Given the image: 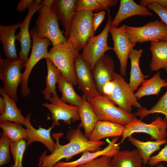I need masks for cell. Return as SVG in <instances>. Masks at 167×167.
<instances>
[{
    "label": "cell",
    "instance_id": "14",
    "mask_svg": "<svg viewBox=\"0 0 167 167\" xmlns=\"http://www.w3.org/2000/svg\"><path fill=\"white\" fill-rule=\"evenodd\" d=\"M74 65L77 85L86 99L99 95L92 70L80 54L76 58Z\"/></svg>",
    "mask_w": 167,
    "mask_h": 167
},
{
    "label": "cell",
    "instance_id": "44",
    "mask_svg": "<svg viewBox=\"0 0 167 167\" xmlns=\"http://www.w3.org/2000/svg\"><path fill=\"white\" fill-rule=\"evenodd\" d=\"M143 167H146L145 166H143ZM155 167H165L164 165L162 164L159 163L156 165Z\"/></svg>",
    "mask_w": 167,
    "mask_h": 167
},
{
    "label": "cell",
    "instance_id": "16",
    "mask_svg": "<svg viewBox=\"0 0 167 167\" xmlns=\"http://www.w3.org/2000/svg\"><path fill=\"white\" fill-rule=\"evenodd\" d=\"M119 138V137L113 138L111 141H109L108 145L101 150L95 152H84L82 153L81 157L76 160L68 162L60 161L53 167H76L101 156L112 157L120 151V144L117 143Z\"/></svg>",
    "mask_w": 167,
    "mask_h": 167
},
{
    "label": "cell",
    "instance_id": "10",
    "mask_svg": "<svg viewBox=\"0 0 167 167\" xmlns=\"http://www.w3.org/2000/svg\"><path fill=\"white\" fill-rule=\"evenodd\" d=\"M126 31L131 43L165 41L167 39V25L162 21H150L140 27L126 25Z\"/></svg>",
    "mask_w": 167,
    "mask_h": 167
},
{
    "label": "cell",
    "instance_id": "5",
    "mask_svg": "<svg viewBox=\"0 0 167 167\" xmlns=\"http://www.w3.org/2000/svg\"><path fill=\"white\" fill-rule=\"evenodd\" d=\"M93 14L91 11H79L75 12L72 19L68 40L79 51L95 34L92 25Z\"/></svg>",
    "mask_w": 167,
    "mask_h": 167
},
{
    "label": "cell",
    "instance_id": "31",
    "mask_svg": "<svg viewBox=\"0 0 167 167\" xmlns=\"http://www.w3.org/2000/svg\"><path fill=\"white\" fill-rule=\"evenodd\" d=\"M47 67V75L45 77L46 87L41 91L45 99L49 101L52 94L57 95L56 84L61 74V72L48 58L45 59Z\"/></svg>",
    "mask_w": 167,
    "mask_h": 167
},
{
    "label": "cell",
    "instance_id": "22",
    "mask_svg": "<svg viewBox=\"0 0 167 167\" xmlns=\"http://www.w3.org/2000/svg\"><path fill=\"white\" fill-rule=\"evenodd\" d=\"M124 128V126L119 124L99 120L88 139L98 141L106 138L119 137L122 136Z\"/></svg>",
    "mask_w": 167,
    "mask_h": 167
},
{
    "label": "cell",
    "instance_id": "7",
    "mask_svg": "<svg viewBox=\"0 0 167 167\" xmlns=\"http://www.w3.org/2000/svg\"><path fill=\"white\" fill-rule=\"evenodd\" d=\"M30 33L32 40L31 52L26 63L25 69L23 73L22 78L20 84L21 94L25 97L28 96L30 93V89L28 83L32 70L41 60L47 58V48L52 44L49 39L38 37L33 28L30 31Z\"/></svg>",
    "mask_w": 167,
    "mask_h": 167
},
{
    "label": "cell",
    "instance_id": "23",
    "mask_svg": "<svg viewBox=\"0 0 167 167\" xmlns=\"http://www.w3.org/2000/svg\"><path fill=\"white\" fill-rule=\"evenodd\" d=\"M143 51V49L139 50L133 49L128 58L131 61V67L129 83L128 84L132 91L134 92L141 85L145 79L148 75H144L139 67V59Z\"/></svg>",
    "mask_w": 167,
    "mask_h": 167
},
{
    "label": "cell",
    "instance_id": "30",
    "mask_svg": "<svg viewBox=\"0 0 167 167\" xmlns=\"http://www.w3.org/2000/svg\"><path fill=\"white\" fill-rule=\"evenodd\" d=\"M166 86L165 80L161 78L160 73L158 72L150 79L144 80L134 94L137 99L145 96L158 95L161 88Z\"/></svg>",
    "mask_w": 167,
    "mask_h": 167
},
{
    "label": "cell",
    "instance_id": "35",
    "mask_svg": "<svg viewBox=\"0 0 167 167\" xmlns=\"http://www.w3.org/2000/svg\"><path fill=\"white\" fill-rule=\"evenodd\" d=\"M27 146L26 140L24 139H21L17 143L10 142V150L14 163L9 167H23L22 159Z\"/></svg>",
    "mask_w": 167,
    "mask_h": 167
},
{
    "label": "cell",
    "instance_id": "21",
    "mask_svg": "<svg viewBox=\"0 0 167 167\" xmlns=\"http://www.w3.org/2000/svg\"><path fill=\"white\" fill-rule=\"evenodd\" d=\"M20 24L18 22L8 26L0 24V40L2 44L3 53L8 59L13 60L18 58L15 45V41L16 40L15 32Z\"/></svg>",
    "mask_w": 167,
    "mask_h": 167
},
{
    "label": "cell",
    "instance_id": "26",
    "mask_svg": "<svg viewBox=\"0 0 167 167\" xmlns=\"http://www.w3.org/2000/svg\"><path fill=\"white\" fill-rule=\"evenodd\" d=\"M143 161L137 149L119 151L111 160L112 167H143Z\"/></svg>",
    "mask_w": 167,
    "mask_h": 167
},
{
    "label": "cell",
    "instance_id": "2",
    "mask_svg": "<svg viewBox=\"0 0 167 167\" xmlns=\"http://www.w3.org/2000/svg\"><path fill=\"white\" fill-rule=\"evenodd\" d=\"M53 1H43L44 4L38 11L37 19L33 29L38 37L49 39L54 46L67 41L68 39L59 28V20L51 7Z\"/></svg>",
    "mask_w": 167,
    "mask_h": 167
},
{
    "label": "cell",
    "instance_id": "37",
    "mask_svg": "<svg viewBox=\"0 0 167 167\" xmlns=\"http://www.w3.org/2000/svg\"><path fill=\"white\" fill-rule=\"evenodd\" d=\"M112 158L107 156H101L76 167H112Z\"/></svg>",
    "mask_w": 167,
    "mask_h": 167
},
{
    "label": "cell",
    "instance_id": "29",
    "mask_svg": "<svg viewBox=\"0 0 167 167\" xmlns=\"http://www.w3.org/2000/svg\"><path fill=\"white\" fill-rule=\"evenodd\" d=\"M129 141L135 146L142 157L143 164L146 165L155 152L158 150L161 145L166 143L167 140L143 141L130 136L128 138Z\"/></svg>",
    "mask_w": 167,
    "mask_h": 167
},
{
    "label": "cell",
    "instance_id": "17",
    "mask_svg": "<svg viewBox=\"0 0 167 167\" xmlns=\"http://www.w3.org/2000/svg\"><path fill=\"white\" fill-rule=\"evenodd\" d=\"M114 61L109 55L104 54L97 61L92 71V74L98 91L103 95L102 88L109 81H112L114 73Z\"/></svg>",
    "mask_w": 167,
    "mask_h": 167
},
{
    "label": "cell",
    "instance_id": "3",
    "mask_svg": "<svg viewBox=\"0 0 167 167\" xmlns=\"http://www.w3.org/2000/svg\"><path fill=\"white\" fill-rule=\"evenodd\" d=\"M80 54L67 40L53 46L48 52L49 58L62 74L73 86L77 85L75 73V61Z\"/></svg>",
    "mask_w": 167,
    "mask_h": 167
},
{
    "label": "cell",
    "instance_id": "12",
    "mask_svg": "<svg viewBox=\"0 0 167 167\" xmlns=\"http://www.w3.org/2000/svg\"><path fill=\"white\" fill-rule=\"evenodd\" d=\"M126 25L115 27L110 25L109 32L111 36L113 42V50L118 59L120 65V74L123 76L126 75L127 60L129 54L136 44L130 41L126 31Z\"/></svg>",
    "mask_w": 167,
    "mask_h": 167
},
{
    "label": "cell",
    "instance_id": "11",
    "mask_svg": "<svg viewBox=\"0 0 167 167\" xmlns=\"http://www.w3.org/2000/svg\"><path fill=\"white\" fill-rule=\"evenodd\" d=\"M115 86L112 95L108 98L118 107L131 113L132 106L140 108L141 105L123 76L114 72L113 80Z\"/></svg>",
    "mask_w": 167,
    "mask_h": 167
},
{
    "label": "cell",
    "instance_id": "28",
    "mask_svg": "<svg viewBox=\"0 0 167 167\" xmlns=\"http://www.w3.org/2000/svg\"><path fill=\"white\" fill-rule=\"evenodd\" d=\"M57 88L61 93L60 99L62 101L71 105L80 107L83 102V98L75 92L73 84L62 74L60 75Z\"/></svg>",
    "mask_w": 167,
    "mask_h": 167
},
{
    "label": "cell",
    "instance_id": "20",
    "mask_svg": "<svg viewBox=\"0 0 167 167\" xmlns=\"http://www.w3.org/2000/svg\"><path fill=\"white\" fill-rule=\"evenodd\" d=\"M31 117L30 113L25 117L28 137L27 146H29L35 142H40L44 144L49 151L52 152L56 146V142L52 139L50 135V132L54 126L52 125L48 129H45L39 126L38 129H36L30 123Z\"/></svg>",
    "mask_w": 167,
    "mask_h": 167
},
{
    "label": "cell",
    "instance_id": "39",
    "mask_svg": "<svg viewBox=\"0 0 167 167\" xmlns=\"http://www.w3.org/2000/svg\"><path fill=\"white\" fill-rule=\"evenodd\" d=\"M162 162H167V145L157 154L151 157L148 164L150 166H154Z\"/></svg>",
    "mask_w": 167,
    "mask_h": 167
},
{
    "label": "cell",
    "instance_id": "25",
    "mask_svg": "<svg viewBox=\"0 0 167 167\" xmlns=\"http://www.w3.org/2000/svg\"><path fill=\"white\" fill-rule=\"evenodd\" d=\"M150 49L152 58L150 65L152 71L163 69L167 71V42L159 41L151 42Z\"/></svg>",
    "mask_w": 167,
    "mask_h": 167
},
{
    "label": "cell",
    "instance_id": "46",
    "mask_svg": "<svg viewBox=\"0 0 167 167\" xmlns=\"http://www.w3.org/2000/svg\"><path fill=\"white\" fill-rule=\"evenodd\" d=\"M166 8L167 9V6L166 7Z\"/></svg>",
    "mask_w": 167,
    "mask_h": 167
},
{
    "label": "cell",
    "instance_id": "41",
    "mask_svg": "<svg viewBox=\"0 0 167 167\" xmlns=\"http://www.w3.org/2000/svg\"><path fill=\"white\" fill-rule=\"evenodd\" d=\"M115 86V84L113 80L107 82L102 88L103 95L109 97L112 95Z\"/></svg>",
    "mask_w": 167,
    "mask_h": 167
},
{
    "label": "cell",
    "instance_id": "8",
    "mask_svg": "<svg viewBox=\"0 0 167 167\" xmlns=\"http://www.w3.org/2000/svg\"><path fill=\"white\" fill-rule=\"evenodd\" d=\"M167 122L160 116L156 117L149 124L143 122L135 117L124 126L122 139L119 143H122L125 139L135 133H142L149 135L155 140L166 139Z\"/></svg>",
    "mask_w": 167,
    "mask_h": 167
},
{
    "label": "cell",
    "instance_id": "6",
    "mask_svg": "<svg viewBox=\"0 0 167 167\" xmlns=\"http://www.w3.org/2000/svg\"><path fill=\"white\" fill-rule=\"evenodd\" d=\"M26 62L19 57L13 60L0 58V79L3 84V88L12 100L18 101L17 90L22 81V68Z\"/></svg>",
    "mask_w": 167,
    "mask_h": 167
},
{
    "label": "cell",
    "instance_id": "42",
    "mask_svg": "<svg viewBox=\"0 0 167 167\" xmlns=\"http://www.w3.org/2000/svg\"><path fill=\"white\" fill-rule=\"evenodd\" d=\"M33 0H20L16 6V11L19 12L24 11L28 8L29 5L33 1Z\"/></svg>",
    "mask_w": 167,
    "mask_h": 167
},
{
    "label": "cell",
    "instance_id": "1",
    "mask_svg": "<svg viewBox=\"0 0 167 167\" xmlns=\"http://www.w3.org/2000/svg\"><path fill=\"white\" fill-rule=\"evenodd\" d=\"M81 129L78 125L76 129L69 130L66 136L69 142L64 145L59 143L63 133H53L52 136L56 141L55 148L50 155H46V150L42 153L39 157L38 166L53 167L62 159L68 161L74 156L84 152H95L102 149L101 146L105 143V142L89 140L82 133Z\"/></svg>",
    "mask_w": 167,
    "mask_h": 167
},
{
    "label": "cell",
    "instance_id": "24",
    "mask_svg": "<svg viewBox=\"0 0 167 167\" xmlns=\"http://www.w3.org/2000/svg\"><path fill=\"white\" fill-rule=\"evenodd\" d=\"M82 104L79 107V114L80 123L79 125L84 130V135L88 139L89 136L99 121L91 105L83 95Z\"/></svg>",
    "mask_w": 167,
    "mask_h": 167
},
{
    "label": "cell",
    "instance_id": "15",
    "mask_svg": "<svg viewBox=\"0 0 167 167\" xmlns=\"http://www.w3.org/2000/svg\"><path fill=\"white\" fill-rule=\"evenodd\" d=\"M41 0H34L28 6V13L24 21L20 24V31L16 36V40L20 43L21 48L19 57L26 63L28 59V55L31 45V36L29 31L30 21L34 14L43 6Z\"/></svg>",
    "mask_w": 167,
    "mask_h": 167
},
{
    "label": "cell",
    "instance_id": "19",
    "mask_svg": "<svg viewBox=\"0 0 167 167\" xmlns=\"http://www.w3.org/2000/svg\"><path fill=\"white\" fill-rule=\"evenodd\" d=\"M135 15L149 16L153 15L146 6L138 4L133 0H121L118 11L110 25L117 28L125 19Z\"/></svg>",
    "mask_w": 167,
    "mask_h": 167
},
{
    "label": "cell",
    "instance_id": "13",
    "mask_svg": "<svg viewBox=\"0 0 167 167\" xmlns=\"http://www.w3.org/2000/svg\"><path fill=\"white\" fill-rule=\"evenodd\" d=\"M49 101L50 103L45 102L42 104V106L47 108L51 113L52 125L54 126H59L60 120H62L65 123L70 125L71 122L80 120L79 107L64 102L57 95L52 94Z\"/></svg>",
    "mask_w": 167,
    "mask_h": 167
},
{
    "label": "cell",
    "instance_id": "38",
    "mask_svg": "<svg viewBox=\"0 0 167 167\" xmlns=\"http://www.w3.org/2000/svg\"><path fill=\"white\" fill-rule=\"evenodd\" d=\"M146 6L156 13L161 18V21L167 25V9L159 4L152 2Z\"/></svg>",
    "mask_w": 167,
    "mask_h": 167
},
{
    "label": "cell",
    "instance_id": "34",
    "mask_svg": "<svg viewBox=\"0 0 167 167\" xmlns=\"http://www.w3.org/2000/svg\"><path fill=\"white\" fill-rule=\"evenodd\" d=\"M165 81L167 83V90L165 93L150 109L142 107L138 109L134 113L135 116L140 117L142 119L149 114L160 113L165 115L164 119L167 122V77Z\"/></svg>",
    "mask_w": 167,
    "mask_h": 167
},
{
    "label": "cell",
    "instance_id": "36",
    "mask_svg": "<svg viewBox=\"0 0 167 167\" xmlns=\"http://www.w3.org/2000/svg\"><path fill=\"white\" fill-rule=\"evenodd\" d=\"M10 142L7 138L2 133L0 139V165L8 164L11 161Z\"/></svg>",
    "mask_w": 167,
    "mask_h": 167
},
{
    "label": "cell",
    "instance_id": "33",
    "mask_svg": "<svg viewBox=\"0 0 167 167\" xmlns=\"http://www.w3.org/2000/svg\"><path fill=\"white\" fill-rule=\"evenodd\" d=\"M118 0H78L76 12L83 11H107L118 3Z\"/></svg>",
    "mask_w": 167,
    "mask_h": 167
},
{
    "label": "cell",
    "instance_id": "18",
    "mask_svg": "<svg viewBox=\"0 0 167 167\" xmlns=\"http://www.w3.org/2000/svg\"><path fill=\"white\" fill-rule=\"evenodd\" d=\"M78 0H53L51 7L65 29L64 34L68 36L72 19L76 12Z\"/></svg>",
    "mask_w": 167,
    "mask_h": 167
},
{
    "label": "cell",
    "instance_id": "32",
    "mask_svg": "<svg viewBox=\"0 0 167 167\" xmlns=\"http://www.w3.org/2000/svg\"><path fill=\"white\" fill-rule=\"evenodd\" d=\"M0 127L10 142L17 143L21 139L27 140L26 129L23 128L20 123L6 121L0 122Z\"/></svg>",
    "mask_w": 167,
    "mask_h": 167
},
{
    "label": "cell",
    "instance_id": "45",
    "mask_svg": "<svg viewBox=\"0 0 167 167\" xmlns=\"http://www.w3.org/2000/svg\"><path fill=\"white\" fill-rule=\"evenodd\" d=\"M165 41H166L167 42V39Z\"/></svg>",
    "mask_w": 167,
    "mask_h": 167
},
{
    "label": "cell",
    "instance_id": "4",
    "mask_svg": "<svg viewBox=\"0 0 167 167\" xmlns=\"http://www.w3.org/2000/svg\"><path fill=\"white\" fill-rule=\"evenodd\" d=\"M98 120L108 121L125 126L135 117L134 113L125 111L115 105L107 97L100 95L87 99Z\"/></svg>",
    "mask_w": 167,
    "mask_h": 167
},
{
    "label": "cell",
    "instance_id": "9",
    "mask_svg": "<svg viewBox=\"0 0 167 167\" xmlns=\"http://www.w3.org/2000/svg\"><path fill=\"white\" fill-rule=\"evenodd\" d=\"M108 19L102 31L98 35L91 37L85 45L81 54L82 58L92 71L97 61L107 51L112 48L108 45L109 28L112 21L109 9L107 11Z\"/></svg>",
    "mask_w": 167,
    "mask_h": 167
},
{
    "label": "cell",
    "instance_id": "43",
    "mask_svg": "<svg viewBox=\"0 0 167 167\" xmlns=\"http://www.w3.org/2000/svg\"><path fill=\"white\" fill-rule=\"evenodd\" d=\"M6 103L5 99L2 96L0 97V115H2L5 112Z\"/></svg>",
    "mask_w": 167,
    "mask_h": 167
},
{
    "label": "cell",
    "instance_id": "27",
    "mask_svg": "<svg viewBox=\"0 0 167 167\" xmlns=\"http://www.w3.org/2000/svg\"><path fill=\"white\" fill-rule=\"evenodd\" d=\"M0 94L6 103L5 111L0 116V122L12 121L20 123L26 127L25 117L22 115L21 110L17 107L16 102L11 98L3 88H0Z\"/></svg>",
    "mask_w": 167,
    "mask_h": 167
},
{
    "label": "cell",
    "instance_id": "40",
    "mask_svg": "<svg viewBox=\"0 0 167 167\" xmlns=\"http://www.w3.org/2000/svg\"><path fill=\"white\" fill-rule=\"evenodd\" d=\"M105 11H102L93 14L92 25L94 32H95L99 26L104 20Z\"/></svg>",
    "mask_w": 167,
    "mask_h": 167
}]
</instances>
